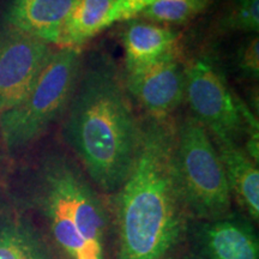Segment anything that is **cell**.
Segmentation results:
<instances>
[{"label": "cell", "instance_id": "15", "mask_svg": "<svg viewBox=\"0 0 259 259\" xmlns=\"http://www.w3.org/2000/svg\"><path fill=\"white\" fill-rule=\"evenodd\" d=\"M210 0H158L141 15L160 24H179L199 15Z\"/></svg>", "mask_w": 259, "mask_h": 259}, {"label": "cell", "instance_id": "16", "mask_svg": "<svg viewBox=\"0 0 259 259\" xmlns=\"http://www.w3.org/2000/svg\"><path fill=\"white\" fill-rule=\"evenodd\" d=\"M226 24L235 30L257 34L259 30V0H233Z\"/></svg>", "mask_w": 259, "mask_h": 259}, {"label": "cell", "instance_id": "17", "mask_svg": "<svg viewBox=\"0 0 259 259\" xmlns=\"http://www.w3.org/2000/svg\"><path fill=\"white\" fill-rule=\"evenodd\" d=\"M158 0H114L108 15L103 22L102 29H106L118 22H125L139 16L144 10L150 8Z\"/></svg>", "mask_w": 259, "mask_h": 259}, {"label": "cell", "instance_id": "2", "mask_svg": "<svg viewBox=\"0 0 259 259\" xmlns=\"http://www.w3.org/2000/svg\"><path fill=\"white\" fill-rule=\"evenodd\" d=\"M97 191L69 155L50 151L27 169L15 208L53 259H113L112 216Z\"/></svg>", "mask_w": 259, "mask_h": 259}, {"label": "cell", "instance_id": "6", "mask_svg": "<svg viewBox=\"0 0 259 259\" xmlns=\"http://www.w3.org/2000/svg\"><path fill=\"white\" fill-rule=\"evenodd\" d=\"M185 94L194 118L211 135L234 139L244 124L241 102L227 88L218 70L206 60H196L185 72Z\"/></svg>", "mask_w": 259, "mask_h": 259}, {"label": "cell", "instance_id": "9", "mask_svg": "<svg viewBox=\"0 0 259 259\" xmlns=\"http://www.w3.org/2000/svg\"><path fill=\"white\" fill-rule=\"evenodd\" d=\"M197 239L204 259H259L258 239L253 228L233 215L202 222Z\"/></svg>", "mask_w": 259, "mask_h": 259}, {"label": "cell", "instance_id": "10", "mask_svg": "<svg viewBox=\"0 0 259 259\" xmlns=\"http://www.w3.org/2000/svg\"><path fill=\"white\" fill-rule=\"evenodd\" d=\"M220 160L225 169L232 198L257 222L259 219V170L258 164L235 143L234 139L212 135Z\"/></svg>", "mask_w": 259, "mask_h": 259}, {"label": "cell", "instance_id": "7", "mask_svg": "<svg viewBox=\"0 0 259 259\" xmlns=\"http://www.w3.org/2000/svg\"><path fill=\"white\" fill-rule=\"evenodd\" d=\"M52 52L50 44L16 29L0 34V114L27 95Z\"/></svg>", "mask_w": 259, "mask_h": 259}, {"label": "cell", "instance_id": "1", "mask_svg": "<svg viewBox=\"0 0 259 259\" xmlns=\"http://www.w3.org/2000/svg\"><path fill=\"white\" fill-rule=\"evenodd\" d=\"M176 128L166 119L142 124L134 167L114 193L113 259H168L191 216L174 167Z\"/></svg>", "mask_w": 259, "mask_h": 259}, {"label": "cell", "instance_id": "19", "mask_svg": "<svg viewBox=\"0 0 259 259\" xmlns=\"http://www.w3.org/2000/svg\"><path fill=\"white\" fill-rule=\"evenodd\" d=\"M2 150V149H0ZM2 170H3V154L0 151V177H2Z\"/></svg>", "mask_w": 259, "mask_h": 259}, {"label": "cell", "instance_id": "14", "mask_svg": "<svg viewBox=\"0 0 259 259\" xmlns=\"http://www.w3.org/2000/svg\"><path fill=\"white\" fill-rule=\"evenodd\" d=\"M114 0H76L61 27L60 48H78L103 30V22Z\"/></svg>", "mask_w": 259, "mask_h": 259}, {"label": "cell", "instance_id": "4", "mask_svg": "<svg viewBox=\"0 0 259 259\" xmlns=\"http://www.w3.org/2000/svg\"><path fill=\"white\" fill-rule=\"evenodd\" d=\"M80 69L78 48L53 50L27 95L0 114V138L8 153L29 147L63 114Z\"/></svg>", "mask_w": 259, "mask_h": 259}, {"label": "cell", "instance_id": "13", "mask_svg": "<svg viewBox=\"0 0 259 259\" xmlns=\"http://www.w3.org/2000/svg\"><path fill=\"white\" fill-rule=\"evenodd\" d=\"M0 259H53L34 226L15 206L0 210Z\"/></svg>", "mask_w": 259, "mask_h": 259}, {"label": "cell", "instance_id": "5", "mask_svg": "<svg viewBox=\"0 0 259 259\" xmlns=\"http://www.w3.org/2000/svg\"><path fill=\"white\" fill-rule=\"evenodd\" d=\"M174 167L191 219L215 221L232 215V193L206 127L189 115L176 128Z\"/></svg>", "mask_w": 259, "mask_h": 259}, {"label": "cell", "instance_id": "18", "mask_svg": "<svg viewBox=\"0 0 259 259\" xmlns=\"http://www.w3.org/2000/svg\"><path fill=\"white\" fill-rule=\"evenodd\" d=\"M238 65L246 76L258 78L259 76V38L257 35L251 37L240 48L238 56Z\"/></svg>", "mask_w": 259, "mask_h": 259}, {"label": "cell", "instance_id": "11", "mask_svg": "<svg viewBox=\"0 0 259 259\" xmlns=\"http://www.w3.org/2000/svg\"><path fill=\"white\" fill-rule=\"evenodd\" d=\"M76 0H11L6 9L8 28L40 38L50 45L59 44L65 19Z\"/></svg>", "mask_w": 259, "mask_h": 259}, {"label": "cell", "instance_id": "8", "mask_svg": "<svg viewBox=\"0 0 259 259\" xmlns=\"http://www.w3.org/2000/svg\"><path fill=\"white\" fill-rule=\"evenodd\" d=\"M125 88L154 119H166L180 105L185 77L176 51L147 66L126 72Z\"/></svg>", "mask_w": 259, "mask_h": 259}, {"label": "cell", "instance_id": "12", "mask_svg": "<svg viewBox=\"0 0 259 259\" xmlns=\"http://www.w3.org/2000/svg\"><path fill=\"white\" fill-rule=\"evenodd\" d=\"M178 32L162 25L134 22L122 34L126 72L153 64L174 52Z\"/></svg>", "mask_w": 259, "mask_h": 259}, {"label": "cell", "instance_id": "3", "mask_svg": "<svg viewBox=\"0 0 259 259\" xmlns=\"http://www.w3.org/2000/svg\"><path fill=\"white\" fill-rule=\"evenodd\" d=\"M63 114V136L97 190L114 194L134 167L142 137L120 76L112 63L87 65Z\"/></svg>", "mask_w": 259, "mask_h": 259}, {"label": "cell", "instance_id": "20", "mask_svg": "<svg viewBox=\"0 0 259 259\" xmlns=\"http://www.w3.org/2000/svg\"><path fill=\"white\" fill-rule=\"evenodd\" d=\"M168 259H170V258H168Z\"/></svg>", "mask_w": 259, "mask_h": 259}]
</instances>
